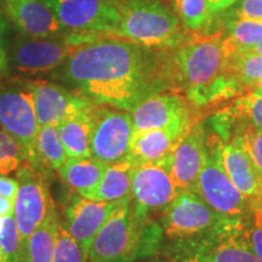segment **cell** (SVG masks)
Listing matches in <instances>:
<instances>
[{"instance_id": "cell-1", "label": "cell", "mask_w": 262, "mask_h": 262, "mask_svg": "<svg viewBox=\"0 0 262 262\" xmlns=\"http://www.w3.org/2000/svg\"><path fill=\"white\" fill-rule=\"evenodd\" d=\"M165 51L104 35L80 45L50 77L90 102L131 113L171 88Z\"/></svg>"}, {"instance_id": "cell-2", "label": "cell", "mask_w": 262, "mask_h": 262, "mask_svg": "<svg viewBox=\"0 0 262 262\" xmlns=\"http://www.w3.org/2000/svg\"><path fill=\"white\" fill-rule=\"evenodd\" d=\"M222 37V29L210 34L194 33L168 52L170 85L183 91L193 104L234 97L244 88L226 70Z\"/></svg>"}, {"instance_id": "cell-3", "label": "cell", "mask_w": 262, "mask_h": 262, "mask_svg": "<svg viewBox=\"0 0 262 262\" xmlns=\"http://www.w3.org/2000/svg\"><path fill=\"white\" fill-rule=\"evenodd\" d=\"M163 228L130 198L120 203L90 245L88 262H136L159 253Z\"/></svg>"}, {"instance_id": "cell-4", "label": "cell", "mask_w": 262, "mask_h": 262, "mask_svg": "<svg viewBox=\"0 0 262 262\" xmlns=\"http://www.w3.org/2000/svg\"><path fill=\"white\" fill-rule=\"evenodd\" d=\"M114 37L150 49L169 50L188 37L178 16L162 0H120Z\"/></svg>"}, {"instance_id": "cell-5", "label": "cell", "mask_w": 262, "mask_h": 262, "mask_svg": "<svg viewBox=\"0 0 262 262\" xmlns=\"http://www.w3.org/2000/svg\"><path fill=\"white\" fill-rule=\"evenodd\" d=\"M16 178L18 188L15 199L14 217L22 248L28 255V243L32 233L57 211L58 208L51 195L52 176L44 170L24 160L16 170Z\"/></svg>"}, {"instance_id": "cell-6", "label": "cell", "mask_w": 262, "mask_h": 262, "mask_svg": "<svg viewBox=\"0 0 262 262\" xmlns=\"http://www.w3.org/2000/svg\"><path fill=\"white\" fill-rule=\"evenodd\" d=\"M0 126L18 143L26 162L38 166L35 143L39 124L28 80L0 81Z\"/></svg>"}, {"instance_id": "cell-7", "label": "cell", "mask_w": 262, "mask_h": 262, "mask_svg": "<svg viewBox=\"0 0 262 262\" xmlns=\"http://www.w3.org/2000/svg\"><path fill=\"white\" fill-rule=\"evenodd\" d=\"M195 193L224 219H244L253 206L229 180L220 159V140L206 137V157Z\"/></svg>"}, {"instance_id": "cell-8", "label": "cell", "mask_w": 262, "mask_h": 262, "mask_svg": "<svg viewBox=\"0 0 262 262\" xmlns=\"http://www.w3.org/2000/svg\"><path fill=\"white\" fill-rule=\"evenodd\" d=\"M64 34L114 35L120 22V0H44Z\"/></svg>"}, {"instance_id": "cell-9", "label": "cell", "mask_w": 262, "mask_h": 262, "mask_svg": "<svg viewBox=\"0 0 262 262\" xmlns=\"http://www.w3.org/2000/svg\"><path fill=\"white\" fill-rule=\"evenodd\" d=\"M162 214L163 233L171 241L209 234L224 219L193 191L180 192L163 209Z\"/></svg>"}, {"instance_id": "cell-10", "label": "cell", "mask_w": 262, "mask_h": 262, "mask_svg": "<svg viewBox=\"0 0 262 262\" xmlns=\"http://www.w3.org/2000/svg\"><path fill=\"white\" fill-rule=\"evenodd\" d=\"M93 120L90 157L106 164L126 159L134 133L131 113L95 104Z\"/></svg>"}, {"instance_id": "cell-11", "label": "cell", "mask_w": 262, "mask_h": 262, "mask_svg": "<svg viewBox=\"0 0 262 262\" xmlns=\"http://www.w3.org/2000/svg\"><path fill=\"white\" fill-rule=\"evenodd\" d=\"M80 45L67 34L48 38H17L10 51L9 63L16 72L27 75L51 73Z\"/></svg>"}, {"instance_id": "cell-12", "label": "cell", "mask_w": 262, "mask_h": 262, "mask_svg": "<svg viewBox=\"0 0 262 262\" xmlns=\"http://www.w3.org/2000/svg\"><path fill=\"white\" fill-rule=\"evenodd\" d=\"M123 201H95L68 189L61 206L62 220L72 237L89 254L94 238Z\"/></svg>"}, {"instance_id": "cell-13", "label": "cell", "mask_w": 262, "mask_h": 262, "mask_svg": "<svg viewBox=\"0 0 262 262\" xmlns=\"http://www.w3.org/2000/svg\"><path fill=\"white\" fill-rule=\"evenodd\" d=\"M39 126H60L93 102L57 81L28 80Z\"/></svg>"}, {"instance_id": "cell-14", "label": "cell", "mask_w": 262, "mask_h": 262, "mask_svg": "<svg viewBox=\"0 0 262 262\" xmlns=\"http://www.w3.org/2000/svg\"><path fill=\"white\" fill-rule=\"evenodd\" d=\"M179 194L170 175L169 157L158 163L136 165L131 183V201L150 214L162 211Z\"/></svg>"}, {"instance_id": "cell-15", "label": "cell", "mask_w": 262, "mask_h": 262, "mask_svg": "<svg viewBox=\"0 0 262 262\" xmlns=\"http://www.w3.org/2000/svg\"><path fill=\"white\" fill-rule=\"evenodd\" d=\"M188 102L178 93H159L147 97L131 112L134 131L193 126Z\"/></svg>"}, {"instance_id": "cell-16", "label": "cell", "mask_w": 262, "mask_h": 262, "mask_svg": "<svg viewBox=\"0 0 262 262\" xmlns=\"http://www.w3.org/2000/svg\"><path fill=\"white\" fill-rule=\"evenodd\" d=\"M206 157V135L202 123L194 124L169 156L170 175L179 193L195 192L196 181Z\"/></svg>"}, {"instance_id": "cell-17", "label": "cell", "mask_w": 262, "mask_h": 262, "mask_svg": "<svg viewBox=\"0 0 262 262\" xmlns=\"http://www.w3.org/2000/svg\"><path fill=\"white\" fill-rule=\"evenodd\" d=\"M209 254L214 262H261L249 239L244 219H222L206 235Z\"/></svg>"}, {"instance_id": "cell-18", "label": "cell", "mask_w": 262, "mask_h": 262, "mask_svg": "<svg viewBox=\"0 0 262 262\" xmlns=\"http://www.w3.org/2000/svg\"><path fill=\"white\" fill-rule=\"evenodd\" d=\"M5 12L25 37L48 38L63 35V28L44 0H4Z\"/></svg>"}, {"instance_id": "cell-19", "label": "cell", "mask_w": 262, "mask_h": 262, "mask_svg": "<svg viewBox=\"0 0 262 262\" xmlns=\"http://www.w3.org/2000/svg\"><path fill=\"white\" fill-rule=\"evenodd\" d=\"M220 159L229 180L239 191L251 201H262L261 175L235 137L228 142L220 140Z\"/></svg>"}, {"instance_id": "cell-20", "label": "cell", "mask_w": 262, "mask_h": 262, "mask_svg": "<svg viewBox=\"0 0 262 262\" xmlns=\"http://www.w3.org/2000/svg\"><path fill=\"white\" fill-rule=\"evenodd\" d=\"M191 127H164L134 131L127 159L136 165L162 162L171 155L179 141Z\"/></svg>"}, {"instance_id": "cell-21", "label": "cell", "mask_w": 262, "mask_h": 262, "mask_svg": "<svg viewBox=\"0 0 262 262\" xmlns=\"http://www.w3.org/2000/svg\"><path fill=\"white\" fill-rule=\"evenodd\" d=\"M106 166L93 157H73L67 158L57 173L68 189L88 196L100 183Z\"/></svg>"}, {"instance_id": "cell-22", "label": "cell", "mask_w": 262, "mask_h": 262, "mask_svg": "<svg viewBox=\"0 0 262 262\" xmlns=\"http://www.w3.org/2000/svg\"><path fill=\"white\" fill-rule=\"evenodd\" d=\"M136 164L130 159L107 164L97 187L86 198L103 202H119L131 196V183Z\"/></svg>"}, {"instance_id": "cell-23", "label": "cell", "mask_w": 262, "mask_h": 262, "mask_svg": "<svg viewBox=\"0 0 262 262\" xmlns=\"http://www.w3.org/2000/svg\"><path fill=\"white\" fill-rule=\"evenodd\" d=\"M95 103L58 126L60 136L68 158L90 157V141L93 133V111Z\"/></svg>"}, {"instance_id": "cell-24", "label": "cell", "mask_w": 262, "mask_h": 262, "mask_svg": "<svg viewBox=\"0 0 262 262\" xmlns=\"http://www.w3.org/2000/svg\"><path fill=\"white\" fill-rule=\"evenodd\" d=\"M215 120L222 127L248 124L262 131V94L251 90L239 95L234 102L216 114Z\"/></svg>"}, {"instance_id": "cell-25", "label": "cell", "mask_w": 262, "mask_h": 262, "mask_svg": "<svg viewBox=\"0 0 262 262\" xmlns=\"http://www.w3.org/2000/svg\"><path fill=\"white\" fill-rule=\"evenodd\" d=\"M261 39L262 22L225 17L221 47L226 60L248 50Z\"/></svg>"}, {"instance_id": "cell-26", "label": "cell", "mask_w": 262, "mask_h": 262, "mask_svg": "<svg viewBox=\"0 0 262 262\" xmlns=\"http://www.w3.org/2000/svg\"><path fill=\"white\" fill-rule=\"evenodd\" d=\"M38 168L51 175H57L58 170L67 160L58 126H39L35 143Z\"/></svg>"}, {"instance_id": "cell-27", "label": "cell", "mask_w": 262, "mask_h": 262, "mask_svg": "<svg viewBox=\"0 0 262 262\" xmlns=\"http://www.w3.org/2000/svg\"><path fill=\"white\" fill-rule=\"evenodd\" d=\"M171 4L180 21L189 31L199 34H210L214 14L208 0H171Z\"/></svg>"}, {"instance_id": "cell-28", "label": "cell", "mask_w": 262, "mask_h": 262, "mask_svg": "<svg viewBox=\"0 0 262 262\" xmlns=\"http://www.w3.org/2000/svg\"><path fill=\"white\" fill-rule=\"evenodd\" d=\"M60 211H55L33 232L28 243L29 262H54Z\"/></svg>"}, {"instance_id": "cell-29", "label": "cell", "mask_w": 262, "mask_h": 262, "mask_svg": "<svg viewBox=\"0 0 262 262\" xmlns=\"http://www.w3.org/2000/svg\"><path fill=\"white\" fill-rule=\"evenodd\" d=\"M226 70L245 88H251L262 79V55L241 52L226 60Z\"/></svg>"}, {"instance_id": "cell-30", "label": "cell", "mask_w": 262, "mask_h": 262, "mask_svg": "<svg viewBox=\"0 0 262 262\" xmlns=\"http://www.w3.org/2000/svg\"><path fill=\"white\" fill-rule=\"evenodd\" d=\"M206 235L173 241L172 245H170L164 253L169 255L173 262H214L209 254Z\"/></svg>"}, {"instance_id": "cell-31", "label": "cell", "mask_w": 262, "mask_h": 262, "mask_svg": "<svg viewBox=\"0 0 262 262\" xmlns=\"http://www.w3.org/2000/svg\"><path fill=\"white\" fill-rule=\"evenodd\" d=\"M54 262H88V253L68 232L61 214L55 242Z\"/></svg>"}, {"instance_id": "cell-32", "label": "cell", "mask_w": 262, "mask_h": 262, "mask_svg": "<svg viewBox=\"0 0 262 262\" xmlns=\"http://www.w3.org/2000/svg\"><path fill=\"white\" fill-rule=\"evenodd\" d=\"M231 126H237L233 137L239 141L253 160L255 168L262 178V131L248 124H233Z\"/></svg>"}, {"instance_id": "cell-33", "label": "cell", "mask_w": 262, "mask_h": 262, "mask_svg": "<svg viewBox=\"0 0 262 262\" xmlns=\"http://www.w3.org/2000/svg\"><path fill=\"white\" fill-rule=\"evenodd\" d=\"M24 160L18 143L4 130H0V175L16 171Z\"/></svg>"}, {"instance_id": "cell-34", "label": "cell", "mask_w": 262, "mask_h": 262, "mask_svg": "<svg viewBox=\"0 0 262 262\" xmlns=\"http://www.w3.org/2000/svg\"><path fill=\"white\" fill-rule=\"evenodd\" d=\"M249 239L255 254L262 262V201H253V206L245 216Z\"/></svg>"}, {"instance_id": "cell-35", "label": "cell", "mask_w": 262, "mask_h": 262, "mask_svg": "<svg viewBox=\"0 0 262 262\" xmlns=\"http://www.w3.org/2000/svg\"><path fill=\"white\" fill-rule=\"evenodd\" d=\"M222 14L227 18L262 22V0H238Z\"/></svg>"}, {"instance_id": "cell-36", "label": "cell", "mask_w": 262, "mask_h": 262, "mask_svg": "<svg viewBox=\"0 0 262 262\" xmlns=\"http://www.w3.org/2000/svg\"><path fill=\"white\" fill-rule=\"evenodd\" d=\"M17 180L9 178L8 175H0V195L15 201L17 194Z\"/></svg>"}, {"instance_id": "cell-37", "label": "cell", "mask_w": 262, "mask_h": 262, "mask_svg": "<svg viewBox=\"0 0 262 262\" xmlns=\"http://www.w3.org/2000/svg\"><path fill=\"white\" fill-rule=\"evenodd\" d=\"M209 2V8H210L211 12L214 15L222 14L226 11L228 8H231L238 0H208Z\"/></svg>"}, {"instance_id": "cell-38", "label": "cell", "mask_w": 262, "mask_h": 262, "mask_svg": "<svg viewBox=\"0 0 262 262\" xmlns=\"http://www.w3.org/2000/svg\"><path fill=\"white\" fill-rule=\"evenodd\" d=\"M15 210V201L6 198V196L0 195V215L8 216L14 215Z\"/></svg>"}, {"instance_id": "cell-39", "label": "cell", "mask_w": 262, "mask_h": 262, "mask_svg": "<svg viewBox=\"0 0 262 262\" xmlns=\"http://www.w3.org/2000/svg\"><path fill=\"white\" fill-rule=\"evenodd\" d=\"M9 74V58L6 56L4 49L0 45V77L5 78Z\"/></svg>"}, {"instance_id": "cell-40", "label": "cell", "mask_w": 262, "mask_h": 262, "mask_svg": "<svg viewBox=\"0 0 262 262\" xmlns=\"http://www.w3.org/2000/svg\"><path fill=\"white\" fill-rule=\"evenodd\" d=\"M142 262H173V260L169 256V255H166L165 253H162V254H156L155 256H152L150 258H148V260L142 261Z\"/></svg>"}, {"instance_id": "cell-41", "label": "cell", "mask_w": 262, "mask_h": 262, "mask_svg": "<svg viewBox=\"0 0 262 262\" xmlns=\"http://www.w3.org/2000/svg\"><path fill=\"white\" fill-rule=\"evenodd\" d=\"M247 52H251V54H256V55H262V39L258 40L256 44H254L253 47H250L248 50H245ZM244 52V51H243Z\"/></svg>"}, {"instance_id": "cell-42", "label": "cell", "mask_w": 262, "mask_h": 262, "mask_svg": "<svg viewBox=\"0 0 262 262\" xmlns=\"http://www.w3.org/2000/svg\"><path fill=\"white\" fill-rule=\"evenodd\" d=\"M0 262H11L10 261V258L8 257V255L5 254L4 249L0 247Z\"/></svg>"}, {"instance_id": "cell-43", "label": "cell", "mask_w": 262, "mask_h": 262, "mask_svg": "<svg viewBox=\"0 0 262 262\" xmlns=\"http://www.w3.org/2000/svg\"><path fill=\"white\" fill-rule=\"evenodd\" d=\"M251 89H254V91H257V93L262 94V79L260 81H257L256 84H254L253 86H251Z\"/></svg>"}, {"instance_id": "cell-44", "label": "cell", "mask_w": 262, "mask_h": 262, "mask_svg": "<svg viewBox=\"0 0 262 262\" xmlns=\"http://www.w3.org/2000/svg\"><path fill=\"white\" fill-rule=\"evenodd\" d=\"M2 217H3V216H2V215H0V224H2Z\"/></svg>"}]
</instances>
